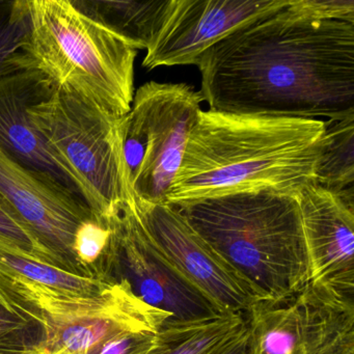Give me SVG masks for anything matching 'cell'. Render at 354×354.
I'll return each mask as SVG.
<instances>
[{"label": "cell", "instance_id": "6da1fadb", "mask_svg": "<svg viewBox=\"0 0 354 354\" xmlns=\"http://www.w3.org/2000/svg\"><path fill=\"white\" fill-rule=\"evenodd\" d=\"M196 66L212 111L354 115V0H291L219 41Z\"/></svg>", "mask_w": 354, "mask_h": 354}, {"label": "cell", "instance_id": "7a4b0ae2", "mask_svg": "<svg viewBox=\"0 0 354 354\" xmlns=\"http://www.w3.org/2000/svg\"><path fill=\"white\" fill-rule=\"evenodd\" d=\"M326 144L321 120L202 111L167 204L257 190L295 194L315 183Z\"/></svg>", "mask_w": 354, "mask_h": 354}, {"label": "cell", "instance_id": "3957f363", "mask_svg": "<svg viewBox=\"0 0 354 354\" xmlns=\"http://www.w3.org/2000/svg\"><path fill=\"white\" fill-rule=\"evenodd\" d=\"M176 208L254 286L263 300L283 299L310 283L295 194L274 190L238 192Z\"/></svg>", "mask_w": 354, "mask_h": 354}, {"label": "cell", "instance_id": "277c9868", "mask_svg": "<svg viewBox=\"0 0 354 354\" xmlns=\"http://www.w3.org/2000/svg\"><path fill=\"white\" fill-rule=\"evenodd\" d=\"M28 10L22 53L28 69L115 117L127 115L136 93L138 49L72 0H28Z\"/></svg>", "mask_w": 354, "mask_h": 354}, {"label": "cell", "instance_id": "5b68a950", "mask_svg": "<svg viewBox=\"0 0 354 354\" xmlns=\"http://www.w3.org/2000/svg\"><path fill=\"white\" fill-rule=\"evenodd\" d=\"M30 117L49 156L95 219L109 227L121 209L136 200L124 146L126 115L115 117L55 88L30 109Z\"/></svg>", "mask_w": 354, "mask_h": 354}, {"label": "cell", "instance_id": "8992f818", "mask_svg": "<svg viewBox=\"0 0 354 354\" xmlns=\"http://www.w3.org/2000/svg\"><path fill=\"white\" fill-rule=\"evenodd\" d=\"M1 283L38 314L42 339L32 354H97L124 333L160 331L171 318L142 301L124 279L91 297L66 296L28 283Z\"/></svg>", "mask_w": 354, "mask_h": 354}, {"label": "cell", "instance_id": "52a82bcc", "mask_svg": "<svg viewBox=\"0 0 354 354\" xmlns=\"http://www.w3.org/2000/svg\"><path fill=\"white\" fill-rule=\"evenodd\" d=\"M203 101L186 84L149 82L134 93L124 146L136 200L167 204Z\"/></svg>", "mask_w": 354, "mask_h": 354}, {"label": "cell", "instance_id": "ba28073f", "mask_svg": "<svg viewBox=\"0 0 354 354\" xmlns=\"http://www.w3.org/2000/svg\"><path fill=\"white\" fill-rule=\"evenodd\" d=\"M252 354H354V299L308 283L245 314Z\"/></svg>", "mask_w": 354, "mask_h": 354}, {"label": "cell", "instance_id": "9c48e42d", "mask_svg": "<svg viewBox=\"0 0 354 354\" xmlns=\"http://www.w3.org/2000/svg\"><path fill=\"white\" fill-rule=\"evenodd\" d=\"M111 242L103 258L105 273L127 281L149 306L171 315L167 321L194 323L225 314L186 279L159 250L138 215L136 200L111 219Z\"/></svg>", "mask_w": 354, "mask_h": 354}, {"label": "cell", "instance_id": "30bf717a", "mask_svg": "<svg viewBox=\"0 0 354 354\" xmlns=\"http://www.w3.org/2000/svg\"><path fill=\"white\" fill-rule=\"evenodd\" d=\"M138 215L178 271L223 313L243 314L263 300L254 286L201 237L176 207L136 198Z\"/></svg>", "mask_w": 354, "mask_h": 354}, {"label": "cell", "instance_id": "8fae6325", "mask_svg": "<svg viewBox=\"0 0 354 354\" xmlns=\"http://www.w3.org/2000/svg\"><path fill=\"white\" fill-rule=\"evenodd\" d=\"M291 0H171L142 67L198 65L205 53L245 24L275 13Z\"/></svg>", "mask_w": 354, "mask_h": 354}, {"label": "cell", "instance_id": "7c38bea8", "mask_svg": "<svg viewBox=\"0 0 354 354\" xmlns=\"http://www.w3.org/2000/svg\"><path fill=\"white\" fill-rule=\"evenodd\" d=\"M0 200L61 259L68 270L80 273L73 252L74 236L84 221L95 217L80 196L0 150Z\"/></svg>", "mask_w": 354, "mask_h": 354}, {"label": "cell", "instance_id": "4fadbf2b", "mask_svg": "<svg viewBox=\"0 0 354 354\" xmlns=\"http://www.w3.org/2000/svg\"><path fill=\"white\" fill-rule=\"evenodd\" d=\"M306 240L310 283L354 296V204L315 184L295 192Z\"/></svg>", "mask_w": 354, "mask_h": 354}, {"label": "cell", "instance_id": "5bb4252c", "mask_svg": "<svg viewBox=\"0 0 354 354\" xmlns=\"http://www.w3.org/2000/svg\"><path fill=\"white\" fill-rule=\"evenodd\" d=\"M55 88L47 76L35 69L0 77V150L80 196L69 178L49 156L30 121V109L50 96Z\"/></svg>", "mask_w": 354, "mask_h": 354}, {"label": "cell", "instance_id": "9a60e30c", "mask_svg": "<svg viewBox=\"0 0 354 354\" xmlns=\"http://www.w3.org/2000/svg\"><path fill=\"white\" fill-rule=\"evenodd\" d=\"M0 281L7 283H32L72 297L96 296L113 279L101 275L72 272L26 252L0 235Z\"/></svg>", "mask_w": 354, "mask_h": 354}, {"label": "cell", "instance_id": "2e32d148", "mask_svg": "<svg viewBox=\"0 0 354 354\" xmlns=\"http://www.w3.org/2000/svg\"><path fill=\"white\" fill-rule=\"evenodd\" d=\"M72 1L80 11L126 39L138 50H147L152 45L171 3V0Z\"/></svg>", "mask_w": 354, "mask_h": 354}, {"label": "cell", "instance_id": "e0dca14e", "mask_svg": "<svg viewBox=\"0 0 354 354\" xmlns=\"http://www.w3.org/2000/svg\"><path fill=\"white\" fill-rule=\"evenodd\" d=\"M245 327L243 314H225L202 322L165 321L156 354H214L233 341Z\"/></svg>", "mask_w": 354, "mask_h": 354}, {"label": "cell", "instance_id": "ac0fdd59", "mask_svg": "<svg viewBox=\"0 0 354 354\" xmlns=\"http://www.w3.org/2000/svg\"><path fill=\"white\" fill-rule=\"evenodd\" d=\"M325 126L326 148L314 184L354 204V115L328 120Z\"/></svg>", "mask_w": 354, "mask_h": 354}, {"label": "cell", "instance_id": "d6986e66", "mask_svg": "<svg viewBox=\"0 0 354 354\" xmlns=\"http://www.w3.org/2000/svg\"><path fill=\"white\" fill-rule=\"evenodd\" d=\"M41 339L34 308L0 283V354H32Z\"/></svg>", "mask_w": 354, "mask_h": 354}, {"label": "cell", "instance_id": "ffe728a7", "mask_svg": "<svg viewBox=\"0 0 354 354\" xmlns=\"http://www.w3.org/2000/svg\"><path fill=\"white\" fill-rule=\"evenodd\" d=\"M28 32V0H0V77L28 70L22 53Z\"/></svg>", "mask_w": 354, "mask_h": 354}, {"label": "cell", "instance_id": "44dd1931", "mask_svg": "<svg viewBox=\"0 0 354 354\" xmlns=\"http://www.w3.org/2000/svg\"><path fill=\"white\" fill-rule=\"evenodd\" d=\"M0 235L5 236L8 239L15 242L20 248L35 254L41 260L67 269L61 259L39 239L38 236L10 208L9 205L1 200H0Z\"/></svg>", "mask_w": 354, "mask_h": 354}, {"label": "cell", "instance_id": "7402d4cb", "mask_svg": "<svg viewBox=\"0 0 354 354\" xmlns=\"http://www.w3.org/2000/svg\"><path fill=\"white\" fill-rule=\"evenodd\" d=\"M111 230L95 218L84 221L74 236L73 252L80 268L92 266L104 257L111 242Z\"/></svg>", "mask_w": 354, "mask_h": 354}, {"label": "cell", "instance_id": "603a6c76", "mask_svg": "<svg viewBox=\"0 0 354 354\" xmlns=\"http://www.w3.org/2000/svg\"><path fill=\"white\" fill-rule=\"evenodd\" d=\"M160 331H131L111 339L97 354H156Z\"/></svg>", "mask_w": 354, "mask_h": 354}, {"label": "cell", "instance_id": "cb8c5ba5", "mask_svg": "<svg viewBox=\"0 0 354 354\" xmlns=\"http://www.w3.org/2000/svg\"><path fill=\"white\" fill-rule=\"evenodd\" d=\"M214 354H252L250 347V333L248 325L241 333L237 335L233 341L230 342L225 347Z\"/></svg>", "mask_w": 354, "mask_h": 354}]
</instances>
